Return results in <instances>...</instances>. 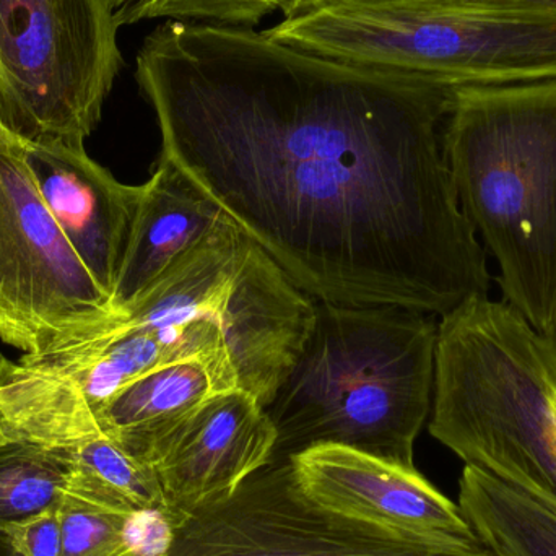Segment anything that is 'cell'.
I'll return each instance as SVG.
<instances>
[{
    "label": "cell",
    "instance_id": "obj_24",
    "mask_svg": "<svg viewBox=\"0 0 556 556\" xmlns=\"http://www.w3.org/2000/svg\"><path fill=\"white\" fill-rule=\"evenodd\" d=\"M116 10L123 9V7L129 5V3L136 2V0H111Z\"/></svg>",
    "mask_w": 556,
    "mask_h": 556
},
{
    "label": "cell",
    "instance_id": "obj_18",
    "mask_svg": "<svg viewBox=\"0 0 556 556\" xmlns=\"http://www.w3.org/2000/svg\"><path fill=\"white\" fill-rule=\"evenodd\" d=\"M9 528L20 551L26 556H59L62 545V516L59 503Z\"/></svg>",
    "mask_w": 556,
    "mask_h": 556
},
{
    "label": "cell",
    "instance_id": "obj_11",
    "mask_svg": "<svg viewBox=\"0 0 556 556\" xmlns=\"http://www.w3.org/2000/svg\"><path fill=\"white\" fill-rule=\"evenodd\" d=\"M46 207L97 283L113 300L142 186L123 185L67 139H20ZM113 303V301H111Z\"/></svg>",
    "mask_w": 556,
    "mask_h": 556
},
{
    "label": "cell",
    "instance_id": "obj_12",
    "mask_svg": "<svg viewBox=\"0 0 556 556\" xmlns=\"http://www.w3.org/2000/svg\"><path fill=\"white\" fill-rule=\"evenodd\" d=\"M227 217L172 160L160 155L142 185L139 211L113 293L117 314L142 296L179 257L198 247Z\"/></svg>",
    "mask_w": 556,
    "mask_h": 556
},
{
    "label": "cell",
    "instance_id": "obj_21",
    "mask_svg": "<svg viewBox=\"0 0 556 556\" xmlns=\"http://www.w3.org/2000/svg\"><path fill=\"white\" fill-rule=\"evenodd\" d=\"M353 2H372V0H276V5L283 18H294V16L306 15V13L324 9V7Z\"/></svg>",
    "mask_w": 556,
    "mask_h": 556
},
{
    "label": "cell",
    "instance_id": "obj_23",
    "mask_svg": "<svg viewBox=\"0 0 556 556\" xmlns=\"http://www.w3.org/2000/svg\"><path fill=\"white\" fill-rule=\"evenodd\" d=\"M3 103H5V80H3L2 67H0V121L3 123Z\"/></svg>",
    "mask_w": 556,
    "mask_h": 556
},
{
    "label": "cell",
    "instance_id": "obj_15",
    "mask_svg": "<svg viewBox=\"0 0 556 556\" xmlns=\"http://www.w3.org/2000/svg\"><path fill=\"white\" fill-rule=\"evenodd\" d=\"M62 495L110 511L165 513L172 518L155 467L129 456L106 434L71 454Z\"/></svg>",
    "mask_w": 556,
    "mask_h": 556
},
{
    "label": "cell",
    "instance_id": "obj_14",
    "mask_svg": "<svg viewBox=\"0 0 556 556\" xmlns=\"http://www.w3.org/2000/svg\"><path fill=\"white\" fill-rule=\"evenodd\" d=\"M459 508L493 556H556V509L466 466Z\"/></svg>",
    "mask_w": 556,
    "mask_h": 556
},
{
    "label": "cell",
    "instance_id": "obj_3",
    "mask_svg": "<svg viewBox=\"0 0 556 556\" xmlns=\"http://www.w3.org/2000/svg\"><path fill=\"white\" fill-rule=\"evenodd\" d=\"M443 149L503 301L556 339V80L456 88Z\"/></svg>",
    "mask_w": 556,
    "mask_h": 556
},
{
    "label": "cell",
    "instance_id": "obj_17",
    "mask_svg": "<svg viewBox=\"0 0 556 556\" xmlns=\"http://www.w3.org/2000/svg\"><path fill=\"white\" fill-rule=\"evenodd\" d=\"M276 10V0H136L116 18L119 26L155 18L254 26Z\"/></svg>",
    "mask_w": 556,
    "mask_h": 556
},
{
    "label": "cell",
    "instance_id": "obj_13",
    "mask_svg": "<svg viewBox=\"0 0 556 556\" xmlns=\"http://www.w3.org/2000/svg\"><path fill=\"white\" fill-rule=\"evenodd\" d=\"M231 389H240L237 378L211 363H176L124 388L97 417L113 443L153 466L168 441L208 399Z\"/></svg>",
    "mask_w": 556,
    "mask_h": 556
},
{
    "label": "cell",
    "instance_id": "obj_5",
    "mask_svg": "<svg viewBox=\"0 0 556 556\" xmlns=\"http://www.w3.org/2000/svg\"><path fill=\"white\" fill-rule=\"evenodd\" d=\"M264 31L324 58L453 88L556 80V15L372 0L324 7Z\"/></svg>",
    "mask_w": 556,
    "mask_h": 556
},
{
    "label": "cell",
    "instance_id": "obj_2",
    "mask_svg": "<svg viewBox=\"0 0 556 556\" xmlns=\"http://www.w3.org/2000/svg\"><path fill=\"white\" fill-rule=\"evenodd\" d=\"M437 339L430 314L316 301L313 329L266 408L274 460L337 444L415 467L433 404Z\"/></svg>",
    "mask_w": 556,
    "mask_h": 556
},
{
    "label": "cell",
    "instance_id": "obj_10",
    "mask_svg": "<svg viewBox=\"0 0 556 556\" xmlns=\"http://www.w3.org/2000/svg\"><path fill=\"white\" fill-rule=\"evenodd\" d=\"M276 446V427L250 392L231 389L208 399L153 464L176 528L230 498L273 463Z\"/></svg>",
    "mask_w": 556,
    "mask_h": 556
},
{
    "label": "cell",
    "instance_id": "obj_8",
    "mask_svg": "<svg viewBox=\"0 0 556 556\" xmlns=\"http://www.w3.org/2000/svg\"><path fill=\"white\" fill-rule=\"evenodd\" d=\"M166 556H493L482 542L434 541L337 515L307 498L288 459L175 529Z\"/></svg>",
    "mask_w": 556,
    "mask_h": 556
},
{
    "label": "cell",
    "instance_id": "obj_7",
    "mask_svg": "<svg viewBox=\"0 0 556 556\" xmlns=\"http://www.w3.org/2000/svg\"><path fill=\"white\" fill-rule=\"evenodd\" d=\"M117 316L46 207L20 137L0 121V340L23 355L67 349Z\"/></svg>",
    "mask_w": 556,
    "mask_h": 556
},
{
    "label": "cell",
    "instance_id": "obj_6",
    "mask_svg": "<svg viewBox=\"0 0 556 556\" xmlns=\"http://www.w3.org/2000/svg\"><path fill=\"white\" fill-rule=\"evenodd\" d=\"M111 0H0L3 124L20 139L85 142L123 67Z\"/></svg>",
    "mask_w": 556,
    "mask_h": 556
},
{
    "label": "cell",
    "instance_id": "obj_22",
    "mask_svg": "<svg viewBox=\"0 0 556 556\" xmlns=\"http://www.w3.org/2000/svg\"><path fill=\"white\" fill-rule=\"evenodd\" d=\"M0 556H26L20 551L12 531L7 526H0Z\"/></svg>",
    "mask_w": 556,
    "mask_h": 556
},
{
    "label": "cell",
    "instance_id": "obj_20",
    "mask_svg": "<svg viewBox=\"0 0 556 556\" xmlns=\"http://www.w3.org/2000/svg\"><path fill=\"white\" fill-rule=\"evenodd\" d=\"M433 2L457 7H472V9L556 15V0H433Z\"/></svg>",
    "mask_w": 556,
    "mask_h": 556
},
{
    "label": "cell",
    "instance_id": "obj_19",
    "mask_svg": "<svg viewBox=\"0 0 556 556\" xmlns=\"http://www.w3.org/2000/svg\"><path fill=\"white\" fill-rule=\"evenodd\" d=\"M175 522L168 515L156 513L123 545L104 556H166L175 538Z\"/></svg>",
    "mask_w": 556,
    "mask_h": 556
},
{
    "label": "cell",
    "instance_id": "obj_16",
    "mask_svg": "<svg viewBox=\"0 0 556 556\" xmlns=\"http://www.w3.org/2000/svg\"><path fill=\"white\" fill-rule=\"evenodd\" d=\"M71 459L0 437V526L16 525L61 502Z\"/></svg>",
    "mask_w": 556,
    "mask_h": 556
},
{
    "label": "cell",
    "instance_id": "obj_9",
    "mask_svg": "<svg viewBox=\"0 0 556 556\" xmlns=\"http://www.w3.org/2000/svg\"><path fill=\"white\" fill-rule=\"evenodd\" d=\"M301 492L337 515L434 541L480 542L457 503L415 467L337 444L288 457Z\"/></svg>",
    "mask_w": 556,
    "mask_h": 556
},
{
    "label": "cell",
    "instance_id": "obj_1",
    "mask_svg": "<svg viewBox=\"0 0 556 556\" xmlns=\"http://www.w3.org/2000/svg\"><path fill=\"white\" fill-rule=\"evenodd\" d=\"M136 80L160 155L313 300L443 317L489 296L444 156L456 88L176 20L140 46Z\"/></svg>",
    "mask_w": 556,
    "mask_h": 556
},
{
    "label": "cell",
    "instance_id": "obj_4",
    "mask_svg": "<svg viewBox=\"0 0 556 556\" xmlns=\"http://www.w3.org/2000/svg\"><path fill=\"white\" fill-rule=\"evenodd\" d=\"M430 433L556 509V339L489 296L441 317Z\"/></svg>",
    "mask_w": 556,
    "mask_h": 556
}]
</instances>
